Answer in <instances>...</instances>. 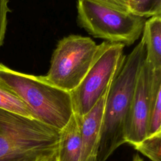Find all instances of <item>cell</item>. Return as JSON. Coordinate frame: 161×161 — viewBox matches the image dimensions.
I'll list each match as a JSON object with an SVG mask.
<instances>
[{
	"label": "cell",
	"instance_id": "cell-18",
	"mask_svg": "<svg viewBox=\"0 0 161 161\" xmlns=\"http://www.w3.org/2000/svg\"><path fill=\"white\" fill-rule=\"evenodd\" d=\"M48 161H57V156L55 157L54 158H52V159L48 160Z\"/></svg>",
	"mask_w": 161,
	"mask_h": 161
},
{
	"label": "cell",
	"instance_id": "cell-1",
	"mask_svg": "<svg viewBox=\"0 0 161 161\" xmlns=\"http://www.w3.org/2000/svg\"><path fill=\"white\" fill-rule=\"evenodd\" d=\"M146 60L142 39L130 53L111 81L106 94L101 121L97 161H106L126 143L128 120L140 72Z\"/></svg>",
	"mask_w": 161,
	"mask_h": 161
},
{
	"label": "cell",
	"instance_id": "cell-12",
	"mask_svg": "<svg viewBox=\"0 0 161 161\" xmlns=\"http://www.w3.org/2000/svg\"><path fill=\"white\" fill-rule=\"evenodd\" d=\"M0 109L34 119L32 113L25 103L1 83H0Z\"/></svg>",
	"mask_w": 161,
	"mask_h": 161
},
{
	"label": "cell",
	"instance_id": "cell-17",
	"mask_svg": "<svg viewBox=\"0 0 161 161\" xmlns=\"http://www.w3.org/2000/svg\"><path fill=\"white\" fill-rule=\"evenodd\" d=\"M132 161H144V160L139 155L138 153H136L133 155Z\"/></svg>",
	"mask_w": 161,
	"mask_h": 161
},
{
	"label": "cell",
	"instance_id": "cell-6",
	"mask_svg": "<svg viewBox=\"0 0 161 161\" xmlns=\"http://www.w3.org/2000/svg\"><path fill=\"white\" fill-rule=\"evenodd\" d=\"M125 46L109 42L79 85L70 92L73 113L79 118L94 106L119 72L125 57Z\"/></svg>",
	"mask_w": 161,
	"mask_h": 161
},
{
	"label": "cell",
	"instance_id": "cell-9",
	"mask_svg": "<svg viewBox=\"0 0 161 161\" xmlns=\"http://www.w3.org/2000/svg\"><path fill=\"white\" fill-rule=\"evenodd\" d=\"M80 119L74 113L60 130L57 161H80Z\"/></svg>",
	"mask_w": 161,
	"mask_h": 161
},
{
	"label": "cell",
	"instance_id": "cell-15",
	"mask_svg": "<svg viewBox=\"0 0 161 161\" xmlns=\"http://www.w3.org/2000/svg\"><path fill=\"white\" fill-rule=\"evenodd\" d=\"M114 9L130 13V0H89Z\"/></svg>",
	"mask_w": 161,
	"mask_h": 161
},
{
	"label": "cell",
	"instance_id": "cell-2",
	"mask_svg": "<svg viewBox=\"0 0 161 161\" xmlns=\"http://www.w3.org/2000/svg\"><path fill=\"white\" fill-rule=\"evenodd\" d=\"M60 130L0 109V161H48L57 156Z\"/></svg>",
	"mask_w": 161,
	"mask_h": 161
},
{
	"label": "cell",
	"instance_id": "cell-10",
	"mask_svg": "<svg viewBox=\"0 0 161 161\" xmlns=\"http://www.w3.org/2000/svg\"><path fill=\"white\" fill-rule=\"evenodd\" d=\"M142 33L146 48V63L153 71L161 70V15L146 20Z\"/></svg>",
	"mask_w": 161,
	"mask_h": 161
},
{
	"label": "cell",
	"instance_id": "cell-16",
	"mask_svg": "<svg viewBox=\"0 0 161 161\" xmlns=\"http://www.w3.org/2000/svg\"><path fill=\"white\" fill-rule=\"evenodd\" d=\"M9 11L8 0H0V47L4 38L7 25V14Z\"/></svg>",
	"mask_w": 161,
	"mask_h": 161
},
{
	"label": "cell",
	"instance_id": "cell-5",
	"mask_svg": "<svg viewBox=\"0 0 161 161\" xmlns=\"http://www.w3.org/2000/svg\"><path fill=\"white\" fill-rule=\"evenodd\" d=\"M80 26L94 37L109 43L131 45L142 33L145 18L121 12L89 0H77Z\"/></svg>",
	"mask_w": 161,
	"mask_h": 161
},
{
	"label": "cell",
	"instance_id": "cell-13",
	"mask_svg": "<svg viewBox=\"0 0 161 161\" xmlns=\"http://www.w3.org/2000/svg\"><path fill=\"white\" fill-rule=\"evenodd\" d=\"M133 147L152 161H161V132L145 137Z\"/></svg>",
	"mask_w": 161,
	"mask_h": 161
},
{
	"label": "cell",
	"instance_id": "cell-14",
	"mask_svg": "<svg viewBox=\"0 0 161 161\" xmlns=\"http://www.w3.org/2000/svg\"><path fill=\"white\" fill-rule=\"evenodd\" d=\"M130 13L143 18L161 15V0H130Z\"/></svg>",
	"mask_w": 161,
	"mask_h": 161
},
{
	"label": "cell",
	"instance_id": "cell-8",
	"mask_svg": "<svg viewBox=\"0 0 161 161\" xmlns=\"http://www.w3.org/2000/svg\"><path fill=\"white\" fill-rule=\"evenodd\" d=\"M108 89L94 106L80 118L81 131L80 161H97L100 130Z\"/></svg>",
	"mask_w": 161,
	"mask_h": 161
},
{
	"label": "cell",
	"instance_id": "cell-19",
	"mask_svg": "<svg viewBox=\"0 0 161 161\" xmlns=\"http://www.w3.org/2000/svg\"><path fill=\"white\" fill-rule=\"evenodd\" d=\"M5 67H6V66H4V65H3V64H0V70L4 69Z\"/></svg>",
	"mask_w": 161,
	"mask_h": 161
},
{
	"label": "cell",
	"instance_id": "cell-11",
	"mask_svg": "<svg viewBox=\"0 0 161 161\" xmlns=\"http://www.w3.org/2000/svg\"><path fill=\"white\" fill-rule=\"evenodd\" d=\"M161 132V70L153 71L147 136Z\"/></svg>",
	"mask_w": 161,
	"mask_h": 161
},
{
	"label": "cell",
	"instance_id": "cell-7",
	"mask_svg": "<svg viewBox=\"0 0 161 161\" xmlns=\"http://www.w3.org/2000/svg\"><path fill=\"white\" fill-rule=\"evenodd\" d=\"M152 74L145 61L138 75L128 120L126 140L132 146L147 137Z\"/></svg>",
	"mask_w": 161,
	"mask_h": 161
},
{
	"label": "cell",
	"instance_id": "cell-3",
	"mask_svg": "<svg viewBox=\"0 0 161 161\" xmlns=\"http://www.w3.org/2000/svg\"><path fill=\"white\" fill-rule=\"evenodd\" d=\"M0 83L15 93L27 106L33 118L58 130L73 114L70 92L53 86L39 76L0 70Z\"/></svg>",
	"mask_w": 161,
	"mask_h": 161
},
{
	"label": "cell",
	"instance_id": "cell-4",
	"mask_svg": "<svg viewBox=\"0 0 161 161\" xmlns=\"http://www.w3.org/2000/svg\"><path fill=\"white\" fill-rule=\"evenodd\" d=\"M108 43L97 45L91 38L77 35L64 37L53 52L47 74L39 76L40 79L71 92L79 85Z\"/></svg>",
	"mask_w": 161,
	"mask_h": 161
}]
</instances>
